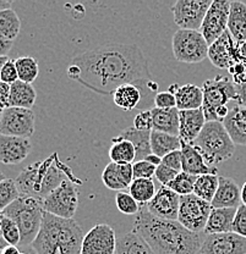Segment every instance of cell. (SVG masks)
Instances as JSON below:
<instances>
[{
	"mask_svg": "<svg viewBox=\"0 0 246 254\" xmlns=\"http://www.w3.org/2000/svg\"><path fill=\"white\" fill-rule=\"evenodd\" d=\"M115 254H156L148 243L136 231L128 232L119 238Z\"/></svg>",
	"mask_w": 246,
	"mask_h": 254,
	"instance_id": "30",
	"label": "cell"
},
{
	"mask_svg": "<svg viewBox=\"0 0 246 254\" xmlns=\"http://www.w3.org/2000/svg\"><path fill=\"white\" fill-rule=\"evenodd\" d=\"M198 254H246V238L233 231L207 235Z\"/></svg>",
	"mask_w": 246,
	"mask_h": 254,
	"instance_id": "16",
	"label": "cell"
},
{
	"mask_svg": "<svg viewBox=\"0 0 246 254\" xmlns=\"http://www.w3.org/2000/svg\"><path fill=\"white\" fill-rule=\"evenodd\" d=\"M32 143L28 138L0 134V163L17 165L30 155Z\"/></svg>",
	"mask_w": 246,
	"mask_h": 254,
	"instance_id": "18",
	"label": "cell"
},
{
	"mask_svg": "<svg viewBox=\"0 0 246 254\" xmlns=\"http://www.w3.org/2000/svg\"><path fill=\"white\" fill-rule=\"evenodd\" d=\"M21 248L17 247V246H6L4 250L0 252V254H20Z\"/></svg>",
	"mask_w": 246,
	"mask_h": 254,
	"instance_id": "54",
	"label": "cell"
},
{
	"mask_svg": "<svg viewBox=\"0 0 246 254\" xmlns=\"http://www.w3.org/2000/svg\"><path fill=\"white\" fill-rule=\"evenodd\" d=\"M228 72L230 73V75H232V77H234V76H238V75H243V73L246 72L245 63L235 64L234 66H232V67L229 68Z\"/></svg>",
	"mask_w": 246,
	"mask_h": 254,
	"instance_id": "52",
	"label": "cell"
},
{
	"mask_svg": "<svg viewBox=\"0 0 246 254\" xmlns=\"http://www.w3.org/2000/svg\"><path fill=\"white\" fill-rule=\"evenodd\" d=\"M102 181L107 189L123 192L134 181L132 164H116L110 161L102 173Z\"/></svg>",
	"mask_w": 246,
	"mask_h": 254,
	"instance_id": "21",
	"label": "cell"
},
{
	"mask_svg": "<svg viewBox=\"0 0 246 254\" xmlns=\"http://www.w3.org/2000/svg\"><path fill=\"white\" fill-rule=\"evenodd\" d=\"M145 206L156 218L164 220H178L180 195L169 190L168 187L162 186L157 190L153 199Z\"/></svg>",
	"mask_w": 246,
	"mask_h": 254,
	"instance_id": "17",
	"label": "cell"
},
{
	"mask_svg": "<svg viewBox=\"0 0 246 254\" xmlns=\"http://www.w3.org/2000/svg\"><path fill=\"white\" fill-rule=\"evenodd\" d=\"M134 127L139 131H152V114L151 110H144L134 119Z\"/></svg>",
	"mask_w": 246,
	"mask_h": 254,
	"instance_id": "47",
	"label": "cell"
},
{
	"mask_svg": "<svg viewBox=\"0 0 246 254\" xmlns=\"http://www.w3.org/2000/svg\"><path fill=\"white\" fill-rule=\"evenodd\" d=\"M239 50H240V57H242L243 62L246 63V41L244 42V43L240 44Z\"/></svg>",
	"mask_w": 246,
	"mask_h": 254,
	"instance_id": "56",
	"label": "cell"
},
{
	"mask_svg": "<svg viewBox=\"0 0 246 254\" xmlns=\"http://www.w3.org/2000/svg\"><path fill=\"white\" fill-rule=\"evenodd\" d=\"M34 124L36 118L32 109L6 108L0 119V134L30 139L34 133Z\"/></svg>",
	"mask_w": 246,
	"mask_h": 254,
	"instance_id": "12",
	"label": "cell"
},
{
	"mask_svg": "<svg viewBox=\"0 0 246 254\" xmlns=\"http://www.w3.org/2000/svg\"><path fill=\"white\" fill-rule=\"evenodd\" d=\"M228 32L237 44L246 41V4L243 1H230Z\"/></svg>",
	"mask_w": 246,
	"mask_h": 254,
	"instance_id": "24",
	"label": "cell"
},
{
	"mask_svg": "<svg viewBox=\"0 0 246 254\" xmlns=\"http://www.w3.org/2000/svg\"><path fill=\"white\" fill-rule=\"evenodd\" d=\"M152 129L179 137V110L152 108Z\"/></svg>",
	"mask_w": 246,
	"mask_h": 254,
	"instance_id": "25",
	"label": "cell"
},
{
	"mask_svg": "<svg viewBox=\"0 0 246 254\" xmlns=\"http://www.w3.org/2000/svg\"><path fill=\"white\" fill-rule=\"evenodd\" d=\"M162 164H164L168 168L173 169V170L182 173V158H181V149L175 150V152L169 153L162 159Z\"/></svg>",
	"mask_w": 246,
	"mask_h": 254,
	"instance_id": "48",
	"label": "cell"
},
{
	"mask_svg": "<svg viewBox=\"0 0 246 254\" xmlns=\"http://www.w3.org/2000/svg\"><path fill=\"white\" fill-rule=\"evenodd\" d=\"M68 77L102 95H113L124 84H134L142 93L140 108L150 107L158 84L150 72L148 60L136 44H108L73 58Z\"/></svg>",
	"mask_w": 246,
	"mask_h": 254,
	"instance_id": "1",
	"label": "cell"
},
{
	"mask_svg": "<svg viewBox=\"0 0 246 254\" xmlns=\"http://www.w3.org/2000/svg\"><path fill=\"white\" fill-rule=\"evenodd\" d=\"M5 179H6V177H5V175H4V174H2V173H1V171H0V184H1V182H2V181H4V180H5Z\"/></svg>",
	"mask_w": 246,
	"mask_h": 254,
	"instance_id": "60",
	"label": "cell"
},
{
	"mask_svg": "<svg viewBox=\"0 0 246 254\" xmlns=\"http://www.w3.org/2000/svg\"><path fill=\"white\" fill-rule=\"evenodd\" d=\"M9 98H10V86L9 84L0 82V105L2 108H9Z\"/></svg>",
	"mask_w": 246,
	"mask_h": 254,
	"instance_id": "49",
	"label": "cell"
},
{
	"mask_svg": "<svg viewBox=\"0 0 246 254\" xmlns=\"http://www.w3.org/2000/svg\"><path fill=\"white\" fill-rule=\"evenodd\" d=\"M115 231L108 224H97L84 235L81 254H115Z\"/></svg>",
	"mask_w": 246,
	"mask_h": 254,
	"instance_id": "14",
	"label": "cell"
},
{
	"mask_svg": "<svg viewBox=\"0 0 246 254\" xmlns=\"http://www.w3.org/2000/svg\"><path fill=\"white\" fill-rule=\"evenodd\" d=\"M173 54L175 59L185 64H197L208 58L210 46L200 31L178 30L174 33Z\"/></svg>",
	"mask_w": 246,
	"mask_h": 254,
	"instance_id": "8",
	"label": "cell"
},
{
	"mask_svg": "<svg viewBox=\"0 0 246 254\" xmlns=\"http://www.w3.org/2000/svg\"><path fill=\"white\" fill-rule=\"evenodd\" d=\"M245 67H246V63H245Z\"/></svg>",
	"mask_w": 246,
	"mask_h": 254,
	"instance_id": "62",
	"label": "cell"
},
{
	"mask_svg": "<svg viewBox=\"0 0 246 254\" xmlns=\"http://www.w3.org/2000/svg\"><path fill=\"white\" fill-rule=\"evenodd\" d=\"M17 81H18V73H17L16 65H15V60L9 59L1 70L0 82H4V83L11 86L12 83H15V82Z\"/></svg>",
	"mask_w": 246,
	"mask_h": 254,
	"instance_id": "44",
	"label": "cell"
},
{
	"mask_svg": "<svg viewBox=\"0 0 246 254\" xmlns=\"http://www.w3.org/2000/svg\"><path fill=\"white\" fill-rule=\"evenodd\" d=\"M202 108L179 111V138L181 142L194 143L206 125Z\"/></svg>",
	"mask_w": 246,
	"mask_h": 254,
	"instance_id": "19",
	"label": "cell"
},
{
	"mask_svg": "<svg viewBox=\"0 0 246 254\" xmlns=\"http://www.w3.org/2000/svg\"><path fill=\"white\" fill-rule=\"evenodd\" d=\"M18 197H20V192H18L15 180L5 179L0 184V213H2Z\"/></svg>",
	"mask_w": 246,
	"mask_h": 254,
	"instance_id": "39",
	"label": "cell"
},
{
	"mask_svg": "<svg viewBox=\"0 0 246 254\" xmlns=\"http://www.w3.org/2000/svg\"><path fill=\"white\" fill-rule=\"evenodd\" d=\"M66 180L81 184L80 180L74 177L70 169L60 163L58 153H54L44 160L26 166L18 174L15 182L20 194L30 195L42 202Z\"/></svg>",
	"mask_w": 246,
	"mask_h": 254,
	"instance_id": "3",
	"label": "cell"
},
{
	"mask_svg": "<svg viewBox=\"0 0 246 254\" xmlns=\"http://www.w3.org/2000/svg\"><path fill=\"white\" fill-rule=\"evenodd\" d=\"M144 160H146V161H148V163H151L152 164V165H155V166H160L161 164H162V158H160V157H157V155L156 154H150L148 155V157H146L144 159Z\"/></svg>",
	"mask_w": 246,
	"mask_h": 254,
	"instance_id": "53",
	"label": "cell"
},
{
	"mask_svg": "<svg viewBox=\"0 0 246 254\" xmlns=\"http://www.w3.org/2000/svg\"><path fill=\"white\" fill-rule=\"evenodd\" d=\"M196 179L197 176H194V175L186 174L182 171V173L179 174L178 176L165 187H168L169 190L175 192L176 194H179L180 197H182V195L194 194V187Z\"/></svg>",
	"mask_w": 246,
	"mask_h": 254,
	"instance_id": "38",
	"label": "cell"
},
{
	"mask_svg": "<svg viewBox=\"0 0 246 254\" xmlns=\"http://www.w3.org/2000/svg\"><path fill=\"white\" fill-rule=\"evenodd\" d=\"M179 174L180 173L168 168V166H165L164 164H161V165L157 168V170H156L155 177L161 182V184H162V186H168V185L170 184V182L173 181Z\"/></svg>",
	"mask_w": 246,
	"mask_h": 254,
	"instance_id": "46",
	"label": "cell"
},
{
	"mask_svg": "<svg viewBox=\"0 0 246 254\" xmlns=\"http://www.w3.org/2000/svg\"><path fill=\"white\" fill-rule=\"evenodd\" d=\"M208 59L213 66L221 70H229L235 64L244 63L240 57L239 44L235 43L228 31L224 32L214 43L211 44L208 49Z\"/></svg>",
	"mask_w": 246,
	"mask_h": 254,
	"instance_id": "15",
	"label": "cell"
},
{
	"mask_svg": "<svg viewBox=\"0 0 246 254\" xmlns=\"http://www.w3.org/2000/svg\"><path fill=\"white\" fill-rule=\"evenodd\" d=\"M230 1L213 0L205 16L200 32L205 37L208 46L214 43L228 28Z\"/></svg>",
	"mask_w": 246,
	"mask_h": 254,
	"instance_id": "13",
	"label": "cell"
},
{
	"mask_svg": "<svg viewBox=\"0 0 246 254\" xmlns=\"http://www.w3.org/2000/svg\"><path fill=\"white\" fill-rule=\"evenodd\" d=\"M16 65L18 79L26 83L32 84L36 78L38 77L39 67L37 60L32 57H21L15 60Z\"/></svg>",
	"mask_w": 246,
	"mask_h": 254,
	"instance_id": "37",
	"label": "cell"
},
{
	"mask_svg": "<svg viewBox=\"0 0 246 254\" xmlns=\"http://www.w3.org/2000/svg\"><path fill=\"white\" fill-rule=\"evenodd\" d=\"M151 148H152L153 154L163 159L169 153L180 150L181 141L178 136L152 129V132H151Z\"/></svg>",
	"mask_w": 246,
	"mask_h": 254,
	"instance_id": "32",
	"label": "cell"
},
{
	"mask_svg": "<svg viewBox=\"0 0 246 254\" xmlns=\"http://www.w3.org/2000/svg\"><path fill=\"white\" fill-rule=\"evenodd\" d=\"M37 99L36 89L32 84L26 83L18 79L17 82L10 86V98L9 108H23V109H31Z\"/></svg>",
	"mask_w": 246,
	"mask_h": 254,
	"instance_id": "27",
	"label": "cell"
},
{
	"mask_svg": "<svg viewBox=\"0 0 246 254\" xmlns=\"http://www.w3.org/2000/svg\"><path fill=\"white\" fill-rule=\"evenodd\" d=\"M136 231L156 254H198L200 234L189 231L178 220L156 218L142 205L134 222Z\"/></svg>",
	"mask_w": 246,
	"mask_h": 254,
	"instance_id": "2",
	"label": "cell"
},
{
	"mask_svg": "<svg viewBox=\"0 0 246 254\" xmlns=\"http://www.w3.org/2000/svg\"><path fill=\"white\" fill-rule=\"evenodd\" d=\"M151 132L152 131H139L134 126L123 129L119 137L128 139L132 143L136 150V161L144 160L145 158L152 154L151 148Z\"/></svg>",
	"mask_w": 246,
	"mask_h": 254,
	"instance_id": "29",
	"label": "cell"
},
{
	"mask_svg": "<svg viewBox=\"0 0 246 254\" xmlns=\"http://www.w3.org/2000/svg\"><path fill=\"white\" fill-rule=\"evenodd\" d=\"M78 185L71 180L63 182L42 200L43 210L58 218L73 219L79 206Z\"/></svg>",
	"mask_w": 246,
	"mask_h": 254,
	"instance_id": "9",
	"label": "cell"
},
{
	"mask_svg": "<svg viewBox=\"0 0 246 254\" xmlns=\"http://www.w3.org/2000/svg\"><path fill=\"white\" fill-rule=\"evenodd\" d=\"M223 125L235 145H246V108L233 107L223 120Z\"/></svg>",
	"mask_w": 246,
	"mask_h": 254,
	"instance_id": "23",
	"label": "cell"
},
{
	"mask_svg": "<svg viewBox=\"0 0 246 254\" xmlns=\"http://www.w3.org/2000/svg\"><path fill=\"white\" fill-rule=\"evenodd\" d=\"M7 60H9V58L7 57H0V75H1V70L2 67H4L5 64H6Z\"/></svg>",
	"mask_w": 246,
	"mask_h": 254,
	"instance_id": "59",
	"label": "cell"
},
{
	"mask_svg": "<svg viewBox=\"0 0 246 254\" xmlns=\"http://www.w3.org/2000/svg\"><path fill=\"white\" fill-rule=\"evenodd\" d=\"M182 171L186 174L201 176V175L218 174L217 166H210L206 163L202 153L192 143L181 142Z\"/></svg>",
	"mask_w": 246,
	"mask_h": 254,
	"instance_id": "22",
	"label": "cell"
},
{
	"mask_svg": "<svg viewBox=\"0 0 246 254\" xmlns=\"http://www.w3.org/2000/svg\"><path fill=\"white\" fill-rule=\"evenodd\" d=\"M153 104H155V108H158V109H173V108H176L175 95L168 91L160 92L156 94Z\"/></svg>",
	"mask_w": 246,
	"mask_h": 254,
	"instance_id": "45",
	"label": "cell"
},
{
	"mask_svg": "<svg viewBox=\"0 0 246 254\" xmlns=\"http://www.w3.org/2000/svg\"><path fill=\"white\" fill-rule=\"evenodd\" d=\"M21 30V20L12 9L0 11V37L12 42L16 39Z\"/></svg>",
	"mask_w": 246,
	"mask_h": 254,
	"instance_id": "35",
	"label": "cell"
},
{
	"mask_svg": "<svg viewBox=\"0 0 246 254\" xmlns=\"http://www.w3.org/2000/svg\"><path fill=\"white\" fill-rule=\"evenodd\" d=\"M1 214L16 222L21 232V247L32 245L43 220L44 210L41 200L30 195L20 194Z\"/></svg>",
	"mask_w": 246,
	"mask_h": 254,
	"instance_id": "5",
	"label": "cell"
},
{
	"mask_svg": "<svg viewBox=\"0 0 246 254\" xmlns=\"http://www.w3.org/2000/svg\"><path fill=\"white\" fill-rule=\"evenodd\" d=\"M12 42L0 37V57H7L9 52L11 50Z\"/></svg>",
	"mask_w": 246,
	"mask_h": 254,
	"instance_id": "51",
	"label": "cell"
},
{
	"mask_svg": "<svg viewBox=\"0 0 246 254\" xmlns=\"http://www.w3.org/2000/svg\"><path fill=\"white\" fill-rule=\"evenodd\" d=\"M219 176L214 174L201 175L197 176L194 187V194L197 195L201 199L211 203L216 195L217 189H218Z\"/></svg>",
	"mask_w": 246,
	"mask_h": 254,
	"instance_id": "36",
	"label": "cell"
},
{
	"mask_svg": "<svg viewBox=\"0 0 246 254\" xmlns=\"http://www.w3.org/2000/svg\"><path fill=\"white\" fill-rule=\"evenodd\" d=\"M242 203L246 205V182L242 187Z\"/></svg>",
	"mask_w": 246,
	"mask_h": 254,
	"instance_id": "58",
	"label": "cell"
},
{
	"mask_svg": "<svg viewBox=\"0 0 246 254\" xmlns=\"http://www.w3.org/2000/svg\"><path fill=\"white\" fill-rule=\"evenodd\" d=\"M176 108L181 110H195L202 108L203 93L202 88L196 84H182L175 93Z\"/></svg>",
	"mask_w": 246,
	"mask_h": 254,
	"instance_id": "28",
	"label": "cell"
},
{
	"mask_svg": "<svg viewBox=\"0 0 246 254\" xmlns=\"http://www.w3.org/2000/svg\"><path fill=\"white\" fill-rule=\"evenodd\" d=\"M212 209L211 203L201 199L197 195H182L180 197L178 221L189 231L200 234L205 231Z\"/></svg>",
	"mask_w": 246,
	"mask_h": 254,
	"instance_id": "10",
	"label": "cell"
},
{
	"mask_svg": "<svg viewBox=\"0 0 246 254\" xmlns=\"http://www.w3.org/2000/svg\"><path fill=\"white\" fill-rule=\"evenodd\" d=\"M7 245V242L5 241L4 236H2V231H1V213H0V252H1L2 250H4Z\"/></svg>",
	"mask_w": 246,
	"mask_h": 254,
	"instance_id": "55",
	"label": "cell"
},
{
	"mask_svg": "<svg viewBox=\"0 0 246 254\" xmlns=\"http://www.w3.org/2000/svg\"><path fill=\"white\" fill-rule=\"evenodd\" d=\"M232 231L246 238V205L242 204L237 209Z\"/></svg>",
	"mask_w": 246,
	"mask_h": 254,
	"instance_id": "43",
	"label": "cell"
},
{
	"mask_svg": "<svg viewBox=\"0 0 246 254\" xmlns=\"http://www.w3.org/2000/svg\"><path fill=\"white\" fill-rule=\"evenodd\" d=\"M115 105L124 111H131L140 108L142 102V93L139 87L134 84L120 86L113 94Z\"/></svg>",
	"mask_w": 246,
	"mask_h": 254,
	"instance_id": "31",
	"label": "cell"
},
{
	"mask_svg": "<svg viewBox=\"0 0 246 254\" xmlns=\"http://www.w3.org/2000/svg\"><path fill=\"white\" fill-rule=\"evenodd\" d=\"M1 231L2 236H4L5 241L7 245L10 246H20L21 245V232L16 222L11 220L7 216L2 215L1 214Z\"/></svg>",
	"mask_w": 246,
	"mask_h": 254,
	"instance_id": "41",
	"label": "cell"
},
{
	"mask_svg": "<svg viewBox=\"0 0 246 254\" xmlns=\"http://www.w3.org/2000/svg\"><path fill=\"white\" fill-rule=\"evenodd\" d=\"M4 110H5V108H2L1 105H0V119H1V116H2V113H4Z\"/></svg>",
	"mask_w": 246,
	"mask_h": 254,
	"instance_id": "61",
	"label": "cell"
},
{
	"mask_svg": "<svg viewBox=\"0 0 246 254\" xmlns=\"http://www.w3.org/2000/svg\"><path fill=\"white\" fill-rule=\"evenodd\" d=\"M6 9H11V1H9V0H0V11Z\"/></svg>",
	"mask_w": 246,
	"mask_h": 254,
	"instance_id": "57",
	"label": "cell"
},
{
	"mask_svg": "<svg viewBox=\"0 0 246 254\" xmlns=\"http://www.w3.org/2000/svg\"><path fill=\"white\" fill-rule=\"evenodd\" d=\"M83 237L78 221L44 211L41 229L31 247L37 254H81Z\"/></svg>",
	"mask_w": 246,
	"mask_h": 254,
	"instance_id": "4",
	"label": "cell"
},
{
	"mask_svg": "<svg viewBox=\"0 0 246 254\" xmlns=\"http://www.w3.org/2000/svg\"><path fill=\"white\" fill-rule=\"evenodd\" d=\"M237 209H216L213 208L211 215L208 218L207 225L205 227L206 235L214 234H226L232 232L233 222H234Z\"/></svg>",
	"mask_w": 246,
	"mask_h": 254,
	"instance_id": "26",
	"label": "cell"
},
{
	"mask_svg": "<svg viewBox=\"0 0 246 254\" xmlns=\"http://www.w3.org/2000/svg\"><path fill=\"white\" fill-rule=\"evenodd\" d=\"M201 88L203 93L202 110L206 121H219L217 110L227 107L230 100H237V86L227 76L218 75L213 79H207Z\"/></svg>",
	"mask_w": 246,
	"mask_h": 254,
	"instance_id": "7",
	"label": "cell"
},
{
	"mask_svg": "<svg viewBox=\"0 0 246 254\" xmlns=\"http://www.w3.org/2000/svg\"><path fill=\"white\" fill-rule=\"evenodd\" d=\"M115 204L118 210L125 215H137L141 205L136 202L129 192H118L115 195Z\"/></svg>",
	"mask_w": 246,
	"mask_h": 254,
	"instance_id": "40",
	"label": "cell"
},
{
	"mask_svg": "<svg viewBox=\"0 0 246 254\" xmlns=\"http://www.w3.org/2000/svg\"><path fill=\"white\" fill-rule=\"evenodd\" d=\"M237 102L238 105L246 108V82L237 86Z\"/></svg>",
	"mask_w": 246,
	"mask_h": 254,
	"instance_id": "50",
	"label": "cell"
},
{
	"mask_svg": "<svg viewBox=\"0 0 246 254\" xmlns=\"http://www.w3.org/2000/svg\"><path fill=\"white\" fill-rule=\"evenodd\" d=\"M157 166L152 165L146 160L135 161L132 164V171H134V180L135 179H152L156 175Z\"/></svg>",
	"mask_w": 246,
	"mask_h": 254,
	"instance_id": "42",
	"label": "cell"
},
{
	"mask_svg": "<svg viewBox=\"0 0 246 254\" xmlns=\"http://www.w3.org/2000/svg\"><path fill=\"white\" fill-rule=\"evenodd\" d=\"M211 204L216 209H238L243 204L242 189L232 177L219 176L218 189Z\"/></svg>",
	"mask_w": 246,
	"mask_h": 254,
	"instance_id": "20",
	"label": "cell"
},
{
	"mask_svg": "<svg viewBox=\"0 0 246 254\" xmlns=\"http://www.w3.org/2000/svg\"><path fill=\"white\" fill-rule=\"evenodd\" d=\"M212 0H178L171 7L174 22L180 30L198 31Z\"/></svg>",
	"mask_w": 246,
	"mask_h": 254,
	"instance_id": "11",
	"label": "cell"
},
{
	"mask_svg": "<svg viewBox=\"0 0 246 254\" xmlns=\"http://www.w3.org/2000/svg\"><path fill=\"white\" fill-rule=\"evenodd\" d=\"M109 158L112 163L134 164L136 160V150L132 143L121 137H115L109 148Z\"/></svg>",
	"mask_w": 246,
	"mask_h": 254,
	"instance_id": "33",
	"label": "cell"
},
{
	"mask_svg": "<svg viewBox=\"0 0 246 254\" xmlns=\"http://www.w3.org/2000/svg\"><path fill=\"white\" fill-rule=\"evenodd\" d=\"M192 144L202 153L210 166L229 160L235 152V144L221 121H207L200 136Z\"/></svg>",
	"mask_w": 246,
	"mask_h": 254,
	"instance_id": "6",
	"label": "cell"
},
{
	"mask_svg": "<svg viewBox=\"0 0 246 254\" xmlns=\"http://www.w3.org/2000/svg\"><path fill=\"white\" fill-rule=\"evenodd\" d=\"M129 193L140 205H147L156 195L155 182L152 179H135L129 187Z\"/></svg>",
	"mask_w": 246,
	"mask_h": 254,
	"instance_id": "34",
	"label": "cell"
}]
</instances>
